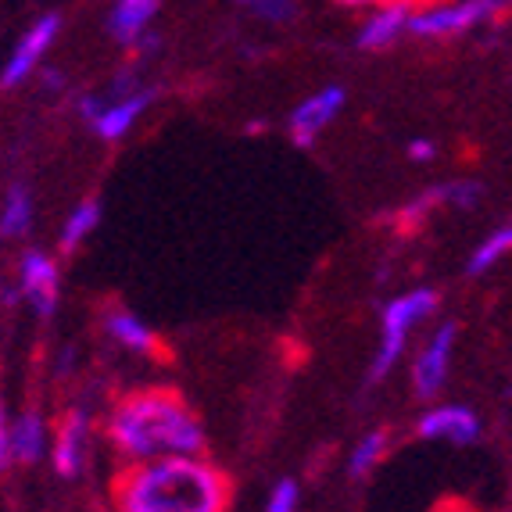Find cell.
I'll return each mask as SVG.
<instances>
[{"label":"cell","mask_w":512,"mask_h":512,"mask_svg":"<svg viewBox=\"0 0 512 512\" xmlns=\"http://www.w3.org/2000/svg\"><path fill=\"white\" fill-rule=\"evenodd\" d=\"M298 502H301L298 480L283 477L280 484L273 487V495H269V505H265V512H298Z\"/></svg>","instance_id":"obj_22"},{"label":"cell","mask_w":512,"mask_h":512,"mask_svg":"<svg viewBox=\"0 0 512 512\" xmlns=\"http://www.w3.org/2000/svg\"><path fill=\"white\" fill-rule=\"evenodd\" d=\"M86 434H90V412L86 409H72L69 416L58 423V434L51 444V459H54V473L65 480L79 477L86 459Z\"/></svg>","instance_id":"obj_12"},{"label":"cell","mask_w":512,"mask_h":512,"mask_svg":"<svg viewBox=\"0 0 512 512\" xmlns=\"http://www.w3.org/2000/svg\"><path fill=\"white\" fill-rule=\"evenodd\" d=\"M29 226H33V194L26 183H15L0 205V237H26Z\"/></svg>","instance_id":"obj_16"},{"label":"cell","mask_w":512,"mask_h":512,"mask_svg":"<svg viewBox=\"0 0 512 512\" xmlns=\"http://www.w3.org/2000/svg\"><path fill=\"white\" fill-rule=\"evenodd\" d=\"M344 101H348V97H344L341 86H326V90H316L312 97H305V101L291 111V119H287L294 144L298 147L316 144L319 133H326V129L333 126V119L341 115Z\"/></svg>","instance_id":"obj_8"},{"label":"cell","mask_w":512,"mask_h":512,"mask_svg":"<svg viewBox=\"0 0 512 512\" xmlns=\"http://www.w3.org/2000/svg\"><path fill=\"white\" fill-rule=\"evenodd\" d=\"M154 101L151 86L140 83L133 72H119L115 83L108 86V94H90L79 101L83 119L94 126V133L101 140H122L129 129L137 126V119L144 115V108Z\"/></svg>","instance_id":"obj_3"},{"label":"cell","mask_w":512,"mask_h":512,"mask_svg":"<svg viewBox=\"0 0 512 512\" xmlns=\"http://www.w3.org/2000/svg\"><path fill=\"white\" fill-rule=\"evenodd\" d=\"M384 455H387V434H384V430H373V434H366L359 444H355V448H351L348 473L355 480L369 477V473L380 466V459H384Z\"/></svg>","instance_id":"obj_18"},{"label":"cell","mask_w":512,"mask_h":512,"mask_svg":"<svg viewBox=\"0 0 512 512\" xmlns=\"http://www.w3.org/2000/svg\"><path fill=\"white\" fill-rule=\"evenodd\" d=\"M437 312V294L419 287V291H409L402 298H394L391 305L384 308V326H380V348L373 355V366H369V380H384L394 369V362L402 359L405 344H409V333L416 330L423 319H430Z\"/></svg>","instance_id":"obj_5"},{"label":"cell","mask_w":512,"mask_h":512,"mask_svg":"<svg viewBox=\"0 0 512 512\" xmlns=\"http://www.w3.org/2000/svg\"><path fill=\"white\" fill-rule=\"evenodd\" d=\"M11 466V419L4 409V398H0V470Z\"/></svg>","instance_id":"obj_23"},{"label":"cell","mask_w":512,"mask_h":512,"mask_svg":"<svg viewBox=\"0 0 512 512\" xmlns=\"http://www.w3.org/2000/svg\"><path fill=\"white\" fill-rule=\"evenodd\" d=\"M108 441L126 462L165 459V455H201L205 427L172 391L126 394L108 419Z\"/></svg>","instance_id":"obj_2"},{"label":"cell","mask_w":512,"mask_h":512,"mask_svg":"<svg viewBox=\"0 0 512 512\" xmlns=\"http://www.w3.org/2000/svg\"><path fill=\"white\" fill-rule=\"evenodd\" d=\"M437 194H441V205L448 208H477L480 197H484V187L473 180H455V183H441Z\"/></svg>","instance_id":"obj_21"},{"label":"cell","mask_w":512,"mask_h":512,"mask_svg":"<svg viewBox=\"0 0 512 512\" xmlns=\"http://www.w3.org/2000/svg\"><path fill=\"white\" fill-rule=\"evenodd\" d=\"M115 512H226L230 477L197 455L126 462L111 487Z\"/></svg>","instance_id":"obj_1"},{"label":"cell","mask_w":512,"mask_h":512,"mask_svg":"<svg viewBox=\"0 0 512 512\" xmlns=\"http://www.w3.org/2000/svg\"><path fill=\"white\" fill-rule=\"evenodd\" d=\"M61 33V18L58 15H40L33 26L22 33V40L15 43V51L8 54L4 69H0V86L4 90H15L22 86L36 69H40L43 54L51 51V43L58 40Z\"/></svg>","instance_id":"obj_6"},{"label":"cell","mask_w":512,"mask_h":512,"mask_svg":"<svg viewBox=\"0 0 512 512\" xmlns=\"http://www.w3.org/2000/svg\"><path fill=\"white\" fill-rule=\"evenodd\" d=\"M477 434L480 419L466 405H437V409L423 412V419H419V437H427V441L470 444L477 441Z\"/></svg>","instance_id":"obj_13"},{"label":"cell","mask_w":512,"mask_h":512,"mask_svg":"<svg viewBox=\"0 0 512 512\" xmlns=\"http://www.w3.org/2000/svg\"><path fill=\"white\" fill-rule=\"evenodd\" d=\"M405 154H409V162H419V165H423V162H434V158H437V144H434V140H423V137L409 140Z\"/></svg>","instance_id":"obj_24"},{"label":"cell","mask_w":512,"mask_h":512,"mask_svg":"<svg viewBox=\"0 0 512 512\" xmlns=\"http://www.w3.org/2000/svg\"><path fill=\"white\" fill-rule=\"evenodd\" d=\"M18 280H22V287H18V291L26 294V301L33 305L36 316L51 319L54 312H58L61 273H58V262H54L47 251H26V258H22V269H18Z\"/></svg>","instance_id":"obj_7"},{"label":"cell","mask_w":512,"mask_h":512,"mask_svg":"<svg viewBox=\"0 0 512 512\" xmlns=\"http://www.w3.org/2000/svg\"><path fill=\"white\" fill-rule=\"evenodd\" d=\"M409 15L412 0H380V4H373L359 29V47L362 51H384V47L398 43L409 33Z\"/></svg>","instance_id":"obj_9"},{"label":"cell","mask_w":512,"mask_h":512,"mask_svg":"<svg viewBox=\"0 0 512 512\" xmlns=\"http://www.w3.org/2000/svg\"><path fill=\"white\" fill-rule=\"evenodd\" d=\"M162 11V0H115L108 11V33L122 47L137 51L140 43L154 33V18Z\"/></svg>","instance_id":"obj_11"},{"label":"cell","mask_w":512,"mask_h":512,"mask_svg":"<svg viewBox=\"0 0 512 512\" xmlns=\"http://www.w3.org/2000/svg\"><path fill=\"white\" fill-rule=\"evenodd\" d=\"M97 222H101V201H94V197L79 201L69 212V219H65V226H61V251L69 255L83 240H90V233L97 230Z\"/></svg>","instance_id":"obj_17"},{"label":"cell","mask_w":512,"mask_h":512,"mask_svg":"<svg viewBox=\"0 0 512 512\" xmlns=\"http://www.w3.org/2000/svg\"><path fill=\"white\" fill-rule=\"evenodd\" d=\"M58 79H65V76H58V72H47V76H43V86H58Z\"/></svg>","instance_id":"obj_26"},{"label":"cell","mask_w":512,"mask_h":512,"mask_svg":"<svg viewBox=\"0 0 512 512\" xmlns=\"http://www.w3.org/2000/svg\"><path fill=\"white\" fill-rule=\"evenodd\" d=\"M104 330L111 333V341H119L133 355H158V348H162L151 326L129 308H108L104 312Z\"/></svg>","instance_id":"obj_14"},{"label":"cell","mask_w":512,"mask_h":512,"mask_svg":"<svg viewBox=\"0 0 512 512\" xmlns=\"http://www.w3.org/2000/svg\"><path fill=\"white\" fill-rule=\"evenodd\" d=\"M512 251V222L509 226H502V230H495L491 237L480 244L477 251H473V258H470V273L473 276H480V273H487L495 262H502L505 255Z\"/></svg>","instance_id":"obj_19"},{"label":"cell","mask_w":512,"mask_h":512,"mask_svg":"<svg viewBox=\"0 0 512 512\" xmlns=\"http://www.w3.org/2000/svg\"><path fill=\"white\" fill-rule=\"evenodd\" d=\"M47 452V423L40 412H22L18 419H11V462L22 466H36Z\"/></svg>","instance_id":"obj_15"},{"label":"cell","mask_w":512,"mask_h":512,"mask_svg":"<svg viewBox=\"0 0 512 512\" xmlns=\"http://www.w3.org/2000/svg\"><path fill=\"white\" fill-rule=\"evenodd\" d=\"M237 4L255 11L262 22H273V26H287L298 18V0H237Z\"/></svg>","instance_id":"obj_20"},{"label":"cell","mask_w":512,"mask_h":512,"mask_svg":"<svg viewBox=\"0 0 512 512\" xmlns=\"http://www.w3.org/2000/svg\"><path fill=\"white\" fill-rule=\"evenodd\" d=\"M505 8H512V0H434V4L412 8L409 36H419V40L466 36L487 22H495Z\"/></svg>","instance_id":"obj_4"},{"label":"cell","mask_w":512,"mask_h":512,"mask_svg":"<svg viewBox=\"0 0 512 512\" xmlns=\"http://www.w3.org/2000/svg\"><path fill=\"white\" fill-rule=\"evenodd\" d=\"M341 8H373V4H380V0H337Z\"/></svg>","instance_id":"obj_25"},{"label":"cell","mask_w":512,"mask_h":512,"mask_svg":"<svg viewBox=\"0 0 512 512\" xmlns=\"http://www.w3.org/2000/svg\"><path fill=\"white\" fill-rule=\"evenodd\" d=\"M452 348H455V326L452 323L437 326L434 337L419 351L416 366H412V387H416L419 398H434L444 387V373H448Z\"/></svg>","instance_id":"obj_10"}]
</instances>
